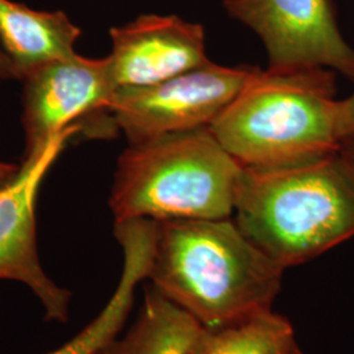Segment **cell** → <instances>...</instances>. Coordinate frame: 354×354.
<instances>
[{
  "label": "cell",
  "instance_id": "6da1fadb",
  "mask_svg": "<svg viewBox=\"0 0 354 354\" xmlns=\"http://www.w3.org/2000/svg\"><path fill=\"white\" fill-rule=\"evenodd\" d=\"M283 273L231 218L158 222L149 273L152 288L203 328L272 311Z\"/></svg>",
  "mask_w": 354,
  "mask_h": 354
},
{
  "label": "cell",
  "instance_id": "5b68a950",
  "mask_svg": "<svg viewBox=\"0 0 354 354\" xmlns=\"http://www.w3.org/2000/svg\"><path fill=\"white\" fill-rule=\"evenodd\" d=\"M256 68L210 62L151 86L122 87L114 93L111 114L129 145L210 127Z\"/></svg>",
  "mask_w": 354,
  "mask_h": 354
},
{
  "label": "cell",
  "instance_id": "8992f818",
  "mask_svg": "<svg viewBox=\"0 0 354 354\" xmlns=\"http://www.w3.org/2000/svg\"><path fill=\"white\" fill-rule=\"evenodd\" d=\"M23 127L26 158L42 150L57 134L88 120L95 136L109 137L118 129L111 102L118 89L108 57L74 54L42 66L24 79Z\"/></svg>",
  "mask_w": 354,
  "mask_h": 354
},
{
  "label": "cell",
  "instance_id": "4fadbf2b",
  "mask_svg": "<svg viewBox=\"0 0 354 354\" xmlns=\"http://www.w3.org/2000/svg\"><path fill=\"white\" fill-rule=\"evenodd\" d=\"M295 336L290 322L273 310L222 328H203L187 354H274Z\"/></svg>",
  "mask_w": 354,
  "mask_h": 354
},
{
  "label": "cell",
  "instance_id": "ac0fdd59",
  "mask_svg": "<svg viewBox=\"0 0 354 354\" xmlns=\"http://www.w3.org/2000/svg\"><path fill=\"white\" fill-rule=\"evenodd\" d=\"M274 354H304L302 353V351H301V348H299V345H298V342H297V339H295V336L290 339L289 342H285L281 348H279V351L276 352Z\"/></svg>",
  "mask_w": 354,
  "mask_h": 354
},
{
  "label": "cell",
  "instance_id": "2e32d148",
  "mask_svg": "<svg viewBox=\"0 0 354 354\" xmlns=\"http://www.w3.org/2000/svg\"><path fill=\"white\" fill-rule=\"evenodd\" d=\"M20 167L0 162V188L7 185L17 175Z\"/></svg>",
  "mask_w": 354,
  "mask_h": 354
},
{
  "label": "cell",
  "instance_id": "9a60e30c",
  "mask_svg": "<svg viewBox=\"0 0 354 354\" xmlns=\"http://www.w3.org/2000/svg\"><path fill=\"white\" fill-rule=\"evenodd\" d=\"M339 156L348 172L354 178V138L353 140H344L339 149Z\"/></svg>",
  "mask_w": 354,
  "mask_h": 354
},
{
  "label": "cell",
  "instance_id": "52a82bcc",
  "mask_svg": "<svg viewBox=\"0 0 354 354\" xmlns=\"http://www.w3.org/2000/svg\"><path fill=\"white\" fill-rule=\"evenodd\" d=\"M223 7L263 41L268 68L323 67L354 83V49L330 0H223Z\"/></svg>",
  "mask_w": 354,
  "mask_h": 354
},
{
  "label": "cell",
  "instance_id": "8fae6325",
  "mask_svg": "<svg viewBox=\"0 0 354 354\" xmlns=\"http://www.w3.org/2000/svg\"><path fill=\"white\" fill-rule=\"evenodd\" d=\"M80 33L61 11H36L0 0V44L19 80L42 66L73 57Z\"/></svg>",
  "mask_w": 354,
  "mask_h": 354
},
{
  "label": "cell",
  "instance_id": "277c9868",
  "mask_svg": "<svg viewBox=\"0 0 354 354\" xmlns=\"http://www.w3.org/2000/svg\"><path fill=\"white\" fill-rule=\"evenodd\" d=\"M241 169L210 127L131 143L114 174V221L231 218Z\"/></svg>",
  "mask_w": 354,
  "mask_h": 354
},
{
  "label": "cell",
  "instance_id": "7c38bea8",
  "mask_svg": "<svg viewBox=\"0 0 354 354\" xmlns=\"http://www.w3.org/2000/svg\"><path fill=\"white\" fill-rule=\"evenodd\" d=\"M200 329L196 319L151 288L133 327L97 354H187Z\"/></svg>",
  "mask_w": 354,
  "mask_h": 354
},
{
  "label": "cell",
  "instance_id": "ba28073f",
  "mask_svg": "<svg viewBox=\"0 0 354 354\" xmlns=\"http://www.w3.org/2000/svg\"><path fill=\"white\" fill-rule=\"evenodd\" d=\"M86 127H66L37 153L26 156L12 181L0 188V279L24 283L42 304L46 319L66 323L71 292L45 273L38 256L36 203L42 181L67 140Z\"/></svg>",
  "mask_w": 354,
  "mask_h": 354
},
{
  "label": "cell",
  "instance_id": "3957f363",
  "mask_svg": "<svg viewBox=\"0 0 354 354\" xmlns=\"http://www.w3.org/2000/svg\"><path fill=\"white\" fill-rule=\"evenodd\" d=\"M335 79L323 67H257L210 130L244 167H288L336 153Z\"/></svg>",
  "mask_w": 354,
  "mask_h": 354
},
{
  "label": "cell",
  "instance_id": "e0dca14e",
  "mask_svg": "<svg viewBox=\"0 0 354 354\" xmlns=\"http://www.w3.org/2000/svg\"><path fill=\"white\" fill-rule=\"evenodd\" d=\"M0 79H16L12 64L0 46Z\"/></svg>",
  "mask_w": 354,
  "mask_h": 354
},
{
  "label": "cell",
  "instance_id": "7a4b0ae2",
  "mask_svg": "<svg viewBox=\"0 0 354 354\" xmlns=\"http://www.w3.org/2000/svg\"><path fill=\"white\" fill-rule=\"evenodd\" d=\"M234 221L285 270L354 236V178L339 153L301 165L241 169Z\"/></svg>",
  "mask_w": 354,
  "mask_h": 354
},
{
  "label": "cell",
  "instance_id": "9c48e42d",
  "mask_svg": "<svg viewBox=\"0 0 354 354\" xmlns=\"http://www.w3.org/2000/svg\"><path fill=\"white\" fill-rule=\"evenodd\" d=\"M109 35L108 58L118 88L151 86L212 62L203 26L175 15H142Z\"/></svg>",
  "mask_w": 354,
  "mask_h": 354
},
{
  "label": "cell",
  "instance_id": "30bf717a",
  "mask_svg": "<svg viewBox=\"0 0 354 354\" xmlns=\"http://www.w3.org/2000/svg\"><path fill=\"white\" fill-rule=\"evenodd\" d=\"M158 222L129 219L115 222L114 234L124 252V266L111 299L102 313L71 342L48 354H97L124 327L134 304L136 289L149 279L156 241Z\"/></svg>",
  "mask_w": 354,
  "mask_h": 354
},
{
  "label": "cell",
  "instance_id": "5bb4252c",
  "mask_svg": "<svg viewBox=\"0 0 354 354\" xmlns=\"http://www.w3.org/2000/svg\"><path fill=\"white\" fill-rule=\"evenodd\" d=\"M337 136L340 142L354 138V92L342 99L337 100Z\"/></svg>",
  "mask_w": 354,
  "mask_h": 354
}]
</instances>
